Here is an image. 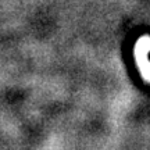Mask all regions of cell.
Listing matches in <instances>:
<instances>
[{"label":"cell","instance_id":"obj_1","mask_svg":"<svg viewBox=\"0 0 150 150\" xmlns=\"http://www.w3.org/2000/svg\"><path fill=\"white\" fill-rule=\"evenodd\" d=\"M149 38L143 36L140 40H138L136 46H135V60L139 68L140 74L143 76L145 82H149L150 76V67H149Z\"/></svg>","mask_w":150,"mask_h":150}]
</instances>
